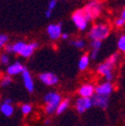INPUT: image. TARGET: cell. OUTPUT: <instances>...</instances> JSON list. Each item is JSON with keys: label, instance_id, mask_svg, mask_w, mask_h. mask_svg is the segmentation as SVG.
Instances as JSON below:
<instances>
[{"label": "cell", "instance_id": "cell-1", "mask_svg": "<svg viewBox=\"0 0 125 126\" xmlns=\"http://www.w3.org/2000/svg\"><path fill=\"white\" fill-rule=\"evenodd\" d=\"M119 57H120V55H119L118 52L113 53L112 55L109 56L104 62L100 63V64L97 66V68H96L97 73L100 74V75H102L104 77L105 81L112 82L113 78H114L112 70H113L114 66L116 65V63L118 62Z\"/></svg>", "mask_w": 125, "mask_h": 126}, {"label": "cell", "instance_id": "cell-2", "mask_svg": "<svg viewBox=\"0 0 125 126\" xmlns=\"http://www.w3.org/2000/svg\"><path fill=\"white\" fill-rule=\"evenodd\" d=\"M63 100L61 94L55 91H49L43 96V105H44V113L46 115L56 114L57 108L60 105L61 101Z\"/></svg>", "mask_w": 125, "mask_h": 126}, {"label": "cell", "instance_id": "cell-3", "mask_svg": "<svg viewBox=\"0 0 125 126\" xmlns=\"http://www.w3.org/2000/svg\"><path fill=\"white\" fill-rule=\"evenodd\" d=\"M110 33V27H109L106 23H96L94 24L91 29L89 30L88 37L91 40H104L109 36Z\"/></svg>", "mask_w": 125, "mask_h": 126}, {"label": "cell", "instance_id": "cell-4", "mask_svg": "<svg viewBox=\"0 0 125 126\" xmlns=\"http://www.w3.org/2000/svg\"><path fill=\"white\" fill-rule=\"evenodd\" d=\"M83 11L86 15L87 19L90 22L93 19L99 17V15L102 12V3L99 1V0H90V1L84 6Z\"/></svg>", "mask_w": 125, "mask_h": 126}, {"label": "cell", "instance_id": "cell-5", "mask_svg": "<svg viewBox=\"0 0 125 126\" xmlns=\"http://www.w3.org/2000/svg\"><path fill=\"white\" fill-rule=\"evenodd\" d=\"M72 21L74 22L75 26L81 31L85 30L89 23V20L87 19L83 9H78L72 14Z\"/></svg>", "mask_w": 125, "mask_h": 126}, {"label": "cell", "instance_id": "cell-6", "mask_svg": "<svg viewBox=\"0 0 125 126\" xmlns=\"http://www.w3.org/2000/svg\"><path fill=\"white\" fill-rule=\"evenodd\" d=\"M91 107H93V101L92 98H86V97H78L74 102V108L78 114H83L87 110H89Z\"/></svg>", "mask_w": 125, "mask_h": 126}, {"label": "cell", "instance_id": "cell-7", "mask_svg": "<svg viewBox=\"0 0 125 126\" xmlns=\"http://www.w3.org/2000/svg\"><path fill=\"white\" fill-rule=\"evenodd\" d=\"M62 23H52L46 28V32L51 40L55 41L62 36Z\"/></svg>", "mask_w": 125, "mask_h": 126}, {"label": "cell", "instance_id": "cell-8", "mask_svg": "<svg viewBox=\"0 0 125 126\" xmlns=\"http://www.w3.org/2000/svg\"><path fill=\"white\" fill-rule=\"evenodd\" d=\"M114 90V86L112 84V82H102L99 83L98 85L95 86V94L98 95H102V96H110L112 92Z\"/></svg>", "mask_w": 125, "mask_h": 126}, {"label": "cell", "instance_id": "cell-9", "mask_svg": "<svg viewBox=\"0 0 125 126\" xmlns=\"http://www.w3.org/2000/svg\"><path fill=\"white\" fill-rule=\"evenodd\" d=\"M38 78H39L40 82L46 86H53L59 82L57 75L52 72H43V73L39 74Z\"/></svg>", "mask_w": 125, "mask_h": 126}, {"label": "cell", "instance_id": "cell-10", "mask_svg": "<svg viewBox=\"0 0 125 126\" xmlns=\"http://www.w3.org/2000/svg\"><path fill=\"white\" fill-rule=\"evenodd\" d=\"M26 70V68L24 67V65L19 61H15L12 64H9L6 69H5V73L8 76H15L18 74H22L24 71Z\"/></svg>", "mask_w": 125, "mask_h": 126}, {"label": "cell", "instance_id": "cell-11", "mask_svg": "<svg viewBox=\"0 0 125 126\" xmlns=\"http://www.w3.org/2000/svg\"><path fill=\"white\" fill-rule=\"evenodd\" d=\"M78 95L80 97L92 98L95 95V86L91 83H84L78 88Z\"/></svg>", "mask_w": 125, "mask_h": 126}, {"label": "cell", "instance_id": "cell-12", "mask_svg": "<svg viewBox=\"0 0 125 126\" xmlns=\"http://www.w3.org/2000/svg\"><path fill=\"white\" fill-rule=\"evenodd\" d=\"M21 78H22V81H23V84H24V87L26 88V90L30 93H32L34 91L35 85H34V80H33L31 73L26 69L21 74Z\"/></svg>", "mask_w": 125, "mask_h": 126}, {"label": "cell", "instance_id": "cell-13", "mask_svg": "<svg viewBox=\"0 0 125 126\" xmlns=\"http://www.w3.org/2000/svg\"><path fill=\"white\" fill-rule=\"evenodd\" d=\"M92 101H93V106L94 107H97L99 109H106L109 105L110 99H109L108 96H102V95L95 94L92 97Z\"/></svg>", "mask_w": 125, "mask_h": 126}, {"label": "cell", "instance_id": "cell-14", "mask_svg": "<svg viewBox=\"0 0 125 126\" xmlns=\"http://www.w3.org/2000/svg\"><path fill=\"white\" fill-rule=\"evenodd\" d=\"M38 46H39V44L37 42H31L29 44H26L19 55H21L22 57H25V58L30 57L31 55L33 54V52L35 51V49L38 48Z\"/></svg>", "mask_w": 125, "mask_h": 126}, {"label": "cell", "instance_id": "cell-15", "mask_svg": "<svg viewBox=\"0 0 125 126\" xmlns=\"http://www.w3.org/2000/svg\"><path fill=\"white\" fill-rule=\"evenodd\" d=\"M0 111L5 117H11L14 114V107L12 104L2 102L1 105H0Z\"/></svg>", "mask_w": 125, "mask_h": 126}, {"label": "cell", "instance_id": "cell-16", "mask_svg": "<svg viewBox=\"0 0 125 126\" xmlns=\"http://www.w3.org/2000/svg\"><path fill=\"white\" fill-rule=\"evenodd\" d=\"M89 63H90V56L88 54H83L80 57L79 62H78V68L81 71H84L88 68Z\"/></svg>", "mask_w": 125, "mask_h": 126}, {"label": "cell", "instance_id": "cell-17", "mask_svg": "<svg viewBox=\"0 0 125 126\" xmlns=\"http://www.w3.org/2000/svg\"><path fill=\"white\" fill-rule=\"evenodd\" d=\"M70 106V99L69 98H63V100L61 101L60 105L58 106L57 108V111H56V114L57 115H60L62 113H64L66 110L69 108Z\"/></svg>", "mask_w": 125, "mask_h": 126}, {"label": "cell", "instance_id": "cell-18", "mask_svg": "<svg viewBox=\"0 0 125 126\" xmlns=\"http://www.w3.org/2000/svg\"><path fill=\"white\" fill-rule=\"evenodd\" d=\"M26 43L23 41H18L12 44V53H16V54H20L21 51L23 50V48L25 47Z\"/></svg>", "mask_w": 125, "mask_h": 126}, {"label": "cell", "instance_id": "cell-19", "mask_svg": "<svg viewBox=\"0 0 125 126\" xmlns=\"http://www.w3.org/2000/svg\"><path fill=\"white\" fill-rule=\"evenodd\" d=\"M33 110V106L31 105L30 103H23L20 106V112L23 115H29Z\"/></svg>", "mask_w": 125, "mask_h": 126}, {"label": "cell", "instance_id": "cell-20", "mask_svg": "<svg viewBox=\"0 0 125 126\" xmlns=\"http://www.w3.org/2000/svg\"><path fill=\"white\" fill-rule=\"evenodd\" d=\"M70 44H71L72 46L76 47V48H78V49H83L84 47L86 46L85 41H84L83 39H81V38H78V39L71 40V41H70Z\"/></svg>", "mask_w": 125, "mask_h": 126}, {"label": "cell", "instance_id": "cell-21", "mask_svg": "<svg viewBox=\"0 0 125 126\" xmlns=\"http://www.w3.org/2000/svg\"><path fill=\"white\" fill-rule=\"evenodd\" d=\"M117 47H118V50L121 52L125 53V34L121 35L117 41Z\"/></svg>", "mask_w": 125, "mask_h": 126}, {"label": "cell", "instance_id": "cell-22", "mask_svg": "<svg viewBox=\"0 0 125 126\" xmlns=\"http://www.w3.org/2000/svg\"><path fill=\"white\" fill-rule=\"evenodd\" d=\"M11 83H12V78H11V76H8V75L5 74V75L2 77V79H1V86H2V87H7V86H9Z\"/></svg>", "mask_w": 125, "mask_h": 126}, {"label": "cell", "instance_id": "cell-23", "mask_svg": "<svg viewBox=\"0 0 125 126\" xmlns=\"http://www.w3.org/2000/svg\"><path fill=\"white\" fill-rule=\"evenodd\" d=\"M101 46H102V41H100V40H91V42H90L91 49L100 50Z\"/></svg>", "mask_w": 125, "mask_h": 126}, {"label": "cell", "instance_id": "cell-24", "mask_svg": "<svg viewBox=\"0 0 125 126\" xmlns=\"http://www.w3.org/2000/svg\"><path fill=\"white\" fill-rule=\"evenodd\" d=\"M9 61H10V59H9V56L6 54V53H4V54H1V57H0V62H1V64L2 65H9Z\"/></svg>", "mask_w": 125, "mask_h": 126}, {"label": "cell", "instance_id": "cell-25", "mask_svg": "<svg viewBox=\"0 0 125 126\" xmlns=\"http://www.w3.org/2000/svg\"><path fill=\"white\" fill-rule=\"evenodd\" d=\"M7 42H8V36L6 34H1L0 35V46L3 47L5 45H7Z\"/></svg>", "mask_w": 125, "mask_h": 126}, {"label": "cell", "instance_id": "cell-26", "mask_svg": "<svg viewBox=\"0 0 125 126\" xmlns=\"http://www.w3.org/2000/svg\"><path fill=\"white\" fill-rule=\"evenodd\" d=\"M98 55H99V50H96V49H91L90 59H92V60H96V59L98 58Z\"/></svg>", "mask_w": 125, "mask_h": 126}, {"label": "cell", "instance_id": "cell-27", "mask_svg": "<svg viewBox=\"0 0 125 126\" xmlns=\"http://www.w3.org/2000/svg\"><path fill=\"white\" fill-rule=\"evenodd\" d=\"M124 24H125V19H123L121 17H119L115 20V26L116 27H122Z\"/></svg>", "mask_w": 125, "mask_h": 126}, {"label": "cell", "instance_id": "cell-28", "mask_svg": "<svg viewBox=\"0 0 125 126\" xmlns=\"http://www.w3.org/2000/svg\"><path fill=\"white\" fill-rule=\"evenodd\" d=\"M56 0H50L49 1V3H48V9L49 10H51V11H53V9L55 8V6H56Z\"/></svg>", "mask_w": 125, "mask_h": 126}, {"label": "cell", "instance_id": "cell-29", "mask_svg": "<svg viewBox=\"0 0 125 126\" xmlns=\"http://www.w3.org/2000/svg\"><path fill=\"white\" fill-rule=\"evenodd\" d=\"M51 15H52V11H51V10L47 9V10L45 11V16H46V18H50Z\"/></svg>", "mask_w": 125, "mask_h": 126}, {"label": "cell", "instance_id": "cell-30", "mask_svg": "<svg viewBox=\"0 0 125 126\" xmlns=\"http://www.w3.org/2000/svg\"><path fill=\"white\" fill-rule=\"evenodd\" d=\"M61 38L63 39V40H67V39L69 38V34H68V33H62Z\"/></svg>", "mask_w": 125, "mask_h": 126}, {"label": "cell", "instance_id": "cell-31", "mask_svg": "<svg viewBox=\"0 0 125 126\" xmlns=\"http://www.w3.org/2000/svg\"><path fill=\"white\" fill-rule=\"evenodd\" d=\"M3 102H5V103H9V104H12V99H11V98H5V99L3 100Z\"/></svg>", "mask_w": 125, "mask_h": 126}, {"label": "cell", "instance_id": "cell-32", "mask_svg": "<svg viewBox=\"0 0 125 126\" xmlns=\"http://www.w3.org/2000/svg\"><path fill=\"white\" fill-rule=\"evenodd\" d=\"M50 124V119H45L44 120V125H49Z\"/></svg>", "mask_w": 125, "mask_h": 126}, {"label": "cell", "instance_id": "cell-33", "mask_svg": "<svg viewBox=\"0 0 125 126\" xmlns=\"http://www.w3.org/2000/svg\"><path fill=\"white\" fill-rule=\"evenodd\" d=\"M121 18L125 19V8H124V9H123V11L121 12Z\"/></svg>", "mask_w": 125, "mask_h": 126}, {"label": "cell", "instance_id": "cell-34", "mask_svg": "<svg viewBox=\"0 0 125 126\" xmlns=\"http://www.w3.org/2000/svg\"><path fill=\"white\" fill-rule=\"evenodd\" d=\"M95 126H99V125H95Z\"/></svg>", "mask_w": 125, "mask_h": 126}]
</instances>
